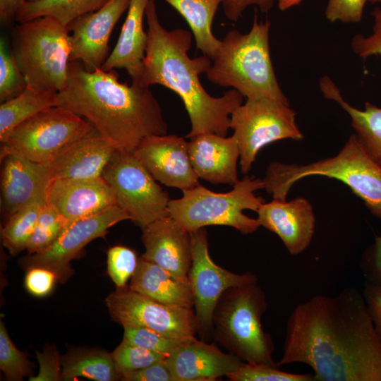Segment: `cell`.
I'll use <instances>...</instances> for the list:
<instances>
[{"mask_svg":"<svg viewBox=\"0 0 381 381\" xmlns=\"http://www.w3.org/2000/svg\"><path fill=\"white\" fill-rule=\"evenodd\" d=\"M264 188L261 179L246 176L227 193H214L200 186L183 190V196L170 200L169 215L178 221L189 232L207 226H231L242 234L255 231L260 226L243 210L257 212L264 199L255 192Z\"/></svg>","mask_w":381,"mask_h":381,"instance_id":"ba28073f","label":"cell"},{"mask_svg":"<svg viewBox=\"0 0 381 381\" xmlns=\"http://www.w3.org/2000/svg\"><path fill=\"white\" fill-rule=\"evenodd\" d=\"M145 19L147 44L140 83L147 87L161 85L179 96L191 126L186 138L202 133L226 136L231 115L243 104L244 97L234 89L219 97L208 94L199 75L208 71L211 59L205 55L188 56L192 33L181 28L168 30L164 28L155 0H150L146 6Z\"/></svg>","mask_w":381,"mask_h":381,"instance_id":"3957f363","label":"cell"},{"mask_svg":"<svg viewBox=\"0 0 381 381\" xmlns=\"http://www.w3.org/2000/svg\"><path fill=\"white\" fill-rule=\"evenodd\" d=\"M368 1L370 2L371 4H381V0H368Z\"/></svg>","mask_w":381,"mask_h":381,"instance_id":"681fc988","label":"cell"},{"mask_svg":"<svg viewBox=\"0 0 381 381\" xmlns=\"http://www.w3.org/2000/svg\"><path fill=\"white\" fill-rule=\"evenodd\" d=\"M176 381H209L236 371L245 364L231 353L221 351L195 337L165 359Z\"/></svg>","mask_w":381,"mask_h":381,"instance_id":"ffe728a7","label":"cell"},{"mask_svg":"<svg viewBox=\"0 0 381 381\" xmlns=\"http://www.w3.org/2000/svg\"><path fill=\"white\" fill-rule=\"evenodd\" d=\"M27 1H37V0H27Z\"/></svg>","mask_w":381,"mask_h":381,"instance_id":"f907efd6","label":"cell"},{"mask_svg":"<svg viewBox=\"0 0 381 381\" xmlns=\"http://www.w3.org/2000/svg\"><path fill=\"white\" fill-rule=\"evenodd\" d=\"M57 281L56 274L47 268L40 267L26 270L25 286L31 294L42 297L48 295Z\"/></svg>","mask_w":381,"mask_h":381,"instance_id":"b9f144b4","label":"cell"},{"mask_svg":"<svg viewBox=\"0 0 381 381\" xmlns=\"http://www.w3.org/2000/svg\"><path fill=\"white\" fill-rule=\"evenodd\" d=\"M294 363L310 366L315 381H381V343L363 294L348 287L297 305L277 363Z\"/></svg>","mask_w":381,"mask_h":381,"instance_id":"6da1fadb","label":"cell"},{"mask_svg":"<svg viewBox=\"0 0 381 381\" xmlns=\"http://www.w3.org/2000/svg\"><path fill=\"white\" fill-rule=\"evenodd\" d=\"M150 0H131L118 41L101 69L124 68L132 82L140 83L147 44L143 28L146 6Z\"/></svg>","mask_w":381,"mask_h":381,"instance_id":"cb8c5ba5","label":"cell"},{"mask_svg":"<svg viewBox=\"0 0 381 381\" xmlns=\"http://www.w3.org/2000/svg\"><path fill=\"white\" fill-rule=\"evenodd\" d=\"M363 272L368 282L381 284V236H375L363 263Z\"/></svg>","mask_w":381,"mask_h":381,"instance_id":"bcb514c9","label":"cell"},{"mask_svg":"<svg viewBox=\"0 0 381 381\" xmlns=\"http://www.w3.org/2000/svg\"><path fill=\"white\" fill-rule=\"evenodd\" d=\"M111 354L121 377L126 373L146 368L167 358L162 354L132 344L124 339Z\"/></svg>","mask_w":381,"mask_h":381,"instance_id":"d590c367","label":"cell"},{"mask_svg":"<svg viewBox=\"0 0 381 381\" xmlns=\"http://www.w3.org/2000/svg\"><path fill=\"white\" fill-rule=\"evenodd\" d=\"M1 211L8 219L30 202L49 181L47 164L13 153L0 156Z\"/></svg>","mask_w":381,"mask_h":381,"instance_id":"603a6c76","label":"cell"},{"mask_svg":"<svg viewBox=\"0 0 381 381\" xmlns=\"http://www.w3.org/2000/svg\"><path fill=\"white\" fill-rule=\"evenodd\" d=\"M102 176L111 187L116 205L142 229L169 215L168 193L133 154L116 150Z\"/></svg>","mask_w":381,"mask_h":381,"instance_id":"8fae6325","label":"cell"},{"mask_svg":"<svg viewBox=\"0 0 381 381\" xmlns=\"http://www.w3.org/2000/svg\"><path fill=\"white\" fill-rule=\"evenodd\" d=\"M152 177L182 191L199 185L190 162L188 142L176 135H152L144 139L133 152Z\"/></svg>","mask_w":381,"mask_h":381,"instance_id":"2e32d148","label":"cell"},{"mask_svg":"<svg viewBox=\"0 0 381 381\" xmlns=\"http://www.w3.org/2000/svg\"><path fill=\"white\" fill-rule=\"evenodd\" d=\"M111 318L124 327H145L178 337L195 336L199 326L194 311L158 302L133 291L116 288L105 299Z\"/></svg>","mask_w":381,"mask_h":381,"instance_id":"4fadbf2b","label":"cell"},{"mask_svg":"<svg viewBox=\"0 0 381 381\" xmlns=\"http://www.w3.org/2000/svg\"><path fill=\"white\" fill-rule=\"evenodd\" d=\"M166 359V358H165ZM164 360L122 375L125 381H176Z\"/></svg>","mask_w":381,"mask_h":381,"instance_id":"7bdbcfd3","label":"cell"},{"mask_svg":"<svg viewBox=\"0 0 381 381\" xmlns=\"http://www.w3.org/2000/svg\"><path fill=\"white\" fill-rule=\"evenodd\" d=\"M130 219L129 215L118 205L97 214L71 222L58 239L49 248L35 254H28L20 260L25 270L40 267L53 271L57 281L66 282L73 270L71 261L75 259L91 241L104 237L109 228Z\"/></svg>","mask_w":381,"mask_h":381,"instance_id":"5bb4252c","label":"cell"},{"mask_svg":"<svg viewBox=\"0 0 381 381\" xmlns=\"http://www.w3.org/2000/svg\"><path fill=\"white\" fill-rule=\"evenodd\" d=\"M363 294L375 332L381 343V284L366 282Z\"/></svg>","mask_w":381,"mask_h":381,"instance_id":"f6af8a7d","label":"cell"},{"mask_svg":"<svg viewBox=\"0 0 381 381\" xmlns=\"http://www.w3.org/2000/svg\"><path fill=\"white\" fill-rule=\"evenodd\" d=\"M368 0H328L325 11L331 23H356L361 21Z\"/></svg>","mask_w":381,"mask_h":381,"instance_id":"ab89813d","label":"cell"},{"mask_svg":"<svg viewBox=\"0 0 381 381\" xmlns=\"http://www.w3.org/2000/svg\"><path fill=\"white\" fill-rule=\"evenodd\" d=\"M373 17L372 33L369 35L357 34L351 40V49L361 58L370 56H381V7H376L371 13Z\"/></svg>","mask_w":381,"mask_h":381,"instance_id":"f35d334b","label":"cell"},{"mask_svg":"<svg viewBox=\"0 0 381 381\" xmlns=\"http://www.w3.org/2000/svg\"><path fill=\"white\" fill-rule=\"evenodd\" d=\"M109 0H37L26 1L18 11L15 20L23 23L50 16L64 26L76 18L94 12Z\"/></svg>","mask_w":381,"mask_h":381,"instance_id":"f546056e","label":"cell"},{"mask_svg":"<svg viewBox=\"0 0 381 381\" xmlns=\"http://www.w3.org/2000/svg\"><path fill=\"white\" fill-rule=\"evenodd\" d=\"M188 142L193 168L198 178L214 184L234 186L239 180L237 161L240 157L236 138L214 133H202Z\"/></svg>","mask_w":381,"mask_h":381,"instance_id":"7402d4cb","label":"cell"},{"mask_svg":"<svg viewBox=\"0 0 381 381\" xmlns=\"http://www.w3.org/2000/svg\"><path fill=\"white\" fill-rule=\"evenodd\" d=\"M58 92L27 85L25 90L0 105V141L20 123L48 108L57 106Z\"/></svg>","mask_w":381,"mask_h":381,"instance_id":"83f0119b","label":"cell"},{"mask_svg":"<svg viewBox=\"0 0 381 381\" xmlns=\"http://www.w3.org/2000/svg\"><path fill=\"white\" fill-rule=\"evenodd\" d=\"M135 251L123 246H115L107 253V272L117 288L126 286L138 266Z\"/></svg>","mask_w":381,"mask_h":381,"instance_id":"74e56055","label":"cell"},{"mask_svg":"<svg viewBox=\"0 0 381 381\" xmlns=\"http://www.w3.org/2000/svg\"><path fill=\"white\" fill-rule=\"evenodd\" d=\"M123 338L126 341L147 350L169 356L191 337H171L152 329L140 327H124Z\"/></svg>","mask_w":381,"mask_h":381,"instance_id":"d6a6232c","label":"cell"},{"mask_svg":"<svg viewBox=\"0 0 381 381\" xmlns=\"http://www.w3.org/2000/svg\"><path fill=\"white\" fill-rule=\"evenodd\" d=\"M296 115L289 105L267 97L246 99L233 111L230 128L238 144L243 174L249 172L258 153L265 146L277 140L303 138Z\"/></svg>","mask_w":381,"mask_h":381,"instance_id":"30bf717a","label":"cell"},{"mask_svg":"<svg viewBox=\"0 0 381 381\" xmlns=\"http://www.w3.org/2000/svg\"><path fill=\"white\" fill-rule=\"evenodd\" d=\"M117 148L96 130L64 148L50 162L49 181L101 177Z\"/></svg>","mask_w":381,"mask_h":381,"instance_id":"44dd1931","label":"cell"},{"mask_svg":"<svg viewBox=\"0 0 381 381\" xmlns=\"http://www.w3.org/2000/svg\"><path fill=\"white\" fill-rule=\"evenodd\" d=\"M40 370L36 376H31L30 381H58L61 380L62 363L54 345H46L43 351H36Z\"/></svg>","mask_w":381,"mask_h":381,"instance_id":"60d3db41","label":"cell"},{"mask_svg":"<svg viewBox=\"0 0 381 381\" xmlns=\"http://www.w3.org/2000/svg\"><path fill=\"white\" fill-rule=\"evenodd\" d=\"M303 0H277L278 7L281 11H286L299 4Z\"/></svg>","mask_w":381,"mask_h":381,"instance_id":"c3c4849f","label":"cell"},{"mask_svg":"<svg viewBox=\"0 0 381 381\" xmlns=\"http://www.w3.org/2000/svg\"><path fill=\"white\" fill-rule=\"evenodd\" d=\"M44 190L45 188L30 202L9 217L1 229L3 244L11 254L17 255L27 248L41 210L46 202Z\"/></svg>","mask_w":381,"mask_h":381,"instance_id":"4dcf8cb0","label":"cell"},{"mask_svg":"<svg viewBox=\"0 0 381 381\" xmlns=\"http://www.w3.org/2000/svg\"><path fill=\"white\" fill-rule=\"evenodd\" d=\"M192 263L188 273L194 298L199 332L207 337L213 330V315L222 294L229 289L258 282L252 272L236 274L217 265L210 258L204 228L190 232Z\"/></svg>","mask_w":381,"mask_h":381,"instance_id":"7c38bea8","label":"cell"},{"mask_svg":"<svg viewBox=\"0 0 381 381\" xmlns=\"http://www.w3.org/2000/svg\"><path fill=\"white\" fill-rule=\"evenodd\" d=\"M320 87L325 98L338 103L351 118V124L369 157L381 166V107L366 102L363 109L348 103L339 89L328 77L320 79Z\"/></svg>","mask_w":381,"mask_h":381,"instance_id":"484cf974","label":"cell"},{"mask_svg":"<svg viewBox=\"0 0 381 381\" xmlns=\"http://www.w3.org/2000/svg\"><path fill=\"white\" fill-rule=\"evenodd\" d=\"M270 22L255 15L250 30H229L211 59L206 72L209 81L230 87L246 99L267 97L289 105L272 66L270 49Z\"/></svg>","mask_w":381,"mask_h":381,"instance_id":"277c9868","label":"cell"},{"mask_svg":"<svg viewBox=\"0 0 381 381\" xmlns=\"http://www.w3.org/2000/svg\"><path fill=\"white\" fill-rule=\"evenodd\" d=\"M69 223L55 207L45 202L27 246L28 254L40 253L51 246Z\"/></svg>","mask_w":381,"mask_h":381,"instance_id":"1f68e13d","label":"cell"},{"mask_svg":"<svg viewBox=\"0 0 381 381\" xmlns=\"http://www.w3.org/2000/svg\"><path fill=\"white\" fill-rule=\"evenodd\" d=\"M266 296L258 282L231 287L219 298L213 315L214 340L245 363L278 367L274 345L261 318Z\"/></svg>","mask_w":381,"mask_h":381,"instance_id":"8992f818","label":"cell"},{"mask_svg":"<svg viewBox=\"0 0 381 381\" xmlns=\"http://www.w3.org/2000/svg\"><path fill=\"white\" fill-rule=\"evenodd\" d=\"M186 20L195 40L196 48L212 59L221 40L212 33V25L222 0H164Z\"/></svg>","mask_w":381,"mask_h":381,"instance_id":"4316f807","label":"cell"},{"mask_svg":"<svg viewBox=\"0 0 381 381\" xmlns=\"http://www.w3.org/2000/svg\"><path fill=\"white\" fill-rule=\"evenodd\" d=\"M131 0H109L98 10L70 23V62L80 61L89 71L102 68L109 56V40Z\"/></svg>","mask_w":381,"mask_h":381,"instance_id":"9a60e30c","label":"cell"},{"mask_svg":"<svg viewBox=\"0 0 381 381\" xmlns=\"http://www.w3.org/2000/svg\"><path fill=\"white\" fill-rule=\"evenodd\" d=\"M61 380L85 377L95 381H115L121 376L111 353L95 349L69 351L61 361Z\"/></svg>","mask_w":381,"mask_h":381,"instance_id":"f1b7e54d","label":"cell"},{"mask_svg":"<svg viewBox=\"0 0 381 381\" xmlns=\"http://www.w3.org/2000/svg\"><path fill=\"white\" fill-rule=\"evenodd\" d=\"M119 81L115 70H87L69 62L67 85L57 95V106L87 121L117 150L133 154L152 135H166L168 125L149 88Z\"/></svg>","mask_w":381,"mask_h":381,"instance_id":"7a4b0ae2","label":"cell"},{"mask_svg":"<svg viewBox=\"0 0 381 381\" xmlns=\"http://www.w3.org/2000/svg\"><path fill=\"white\" fill-rule=\"evenodd\" d=\"M232 381H315L313 374H296L265 364L245 363L226 376Z\"/></svg>","mask_w":381,"mask_h":381,"instance_id":"8d00e7d4","label":"cell"},{"mask_svg":"<svg viewBox=\"0 0 381 381\" xmlns=\"http://www.w3.org/2000/svg\"><path fill=\"white\" fill-rule=\"evenodd\" d=\"M32 365L26 354L11 341L4 322H0V369L8 380H23L31 377Z\"/></svg>","mask_w":381,"mask_h":381,"instance_id":"836d02e7","label":"cell"},{"mask_svg":"<svg viewBox=\"0 0 381 381\" xmlns=\"http://www.w3.org/2000/svg\"><path fill=\"white\" fill-rule=\"evenodd\" d=\"M95 130L73 111L52 107L18 125L1 143L0 156L13 153L47 164L67 146Z\"/></svg>","mask_w":381,"mask_h":381,"instance_id":"9c48e42d","label":"cell"},{"mask_svg":"<svg viewBox=\"0 0 381 381\" xmlns=\"http://www.w3.org/2000/svg\"><path fill=\"white\" fill-rule=\"evenodd\" d=\"M129 288L158 302L191 308L194 298L188 279H182L140 257Z\"/></svg>","mask_w":381,"mask_h":381,"instance_id":"d4e9b609","label":"cell"},{"mask_svg":"<svg viewBox=\"0 0 381 381\" xmlns=\"http://www.w3.org/2000/svg\"><path fill=\"white\" fill-rule=\"evenodd\" d=\"M27 0H0V21L6 24L15 20L20 8Z\"/></svg>","mask_w":381,"mask_h":381,"instance_id":"7dc6e473","label":"cell"},{"mask_svg":"<svg viewBox=\"0 0 381 381\" xmlns=\"http://www.w3.org/2000/svg\"><path fill=\"white\" fill-rule=\"evenodd\" d=\"M44 192L46 202L70 222L117 205L111 187L102 176L85 180H51Z\"/></svg>","mask_w":381,"mask_h":381,"instance_id":"e0dca14e","label":"cell"},{"mask_svg":"<svg viewBox=\"0 0 381 381\" xmlns=\"http://www.w3.org/2000/svg\"><path fill=\"white\" fill-rule=\"evenodd\" d=\"M276 0H222L225 16L231 21H238L244 11L250 6H255L263 13L269 11Z\"/></svg>","mask_w":381,"mask_h":381,"instance_id":"ee69618b","label":"cell"},{"mask_svg":"<svg viewBox=\"0 0 381 381\" xmlns=\"http://www.w3.org/2000/svg\"><path fill=\"white\" fill-rule=\"evenodd\" d=\"M257 213L260 226L277 234L291 255L301 253L310 245L315 232V217L307 199H273L270 202H263Z\"/></svg>","mask_w":381,"mask_h":381,"instance_id":"ac0fdd59","label":"cell"},{"mask_svg":"<svg viewBox=\"0 0 381 381\" xmlns=\"http://www.w3.org/2000/svg\"><path fill=\"white\" fill-rule=\"evenodd\" d=\"M26 80L3 37L0 40V102L8 101L20 94Z\"/></svg>","mask_w":381,"mask_h":381,"instance_id":"e575fe53","label":"cell"},{"mask_svg":"<svg viewBox=\"0 0 381 381\" xmlns=\"http://www.w3.org/2000/svg\"><path fill=\"white\" fill-rule=\"evenodd\" d=\"M12 54L27 85L57 92L66 87L70 34L55 18L43 16L16 25Z\"/></svg>","mask_w":381,"mask_h":381,"instance_id":"52a82bcc","label":"cell"},{"mask_svg":"<svg viewBox=\"0 0 381 381\" xmlns=\"http://www.w3.org/2000/svg\"><path fill=\"white\" fill-rule=\"evenodd\" d=\"M311 176L341 181L381 222V166L369 157L355 133L335 156L306 164L270 163L262 179L264 188L273 199L286 200L296 182Z\"/></svg>","mask_w":381,"mask_h":381,"instance_id":"5b68a950","label":"cell"},{"mask_svg":"<svg viewBox=\"0 0 381 381\" xmlns=\"http://www.w3.org/2000/svg\"><path fill=\"white\" fill-rule=\"evenodd\" d=\"M142 230L145 250L141 257L178 277L188 279L192 263L190 233L170 215Z\"/></svg>","mask_w":381,"mask_h":381,"instance_id":"d6986e66","label":"cell"}]
</instances>
